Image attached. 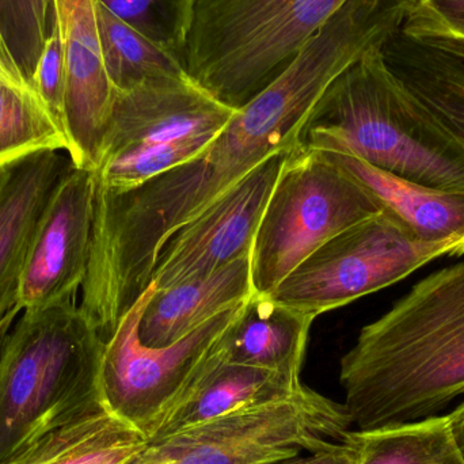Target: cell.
I'll return each mask as SVG.
<instances>
[{"label":"cell","mask_w":464,"mask_h":464,"mask_svg":"<svg viewBox=\"0 0 464 464\" xmlns=\"http://www.w3.org/2000/svg\"><path fill=\"white\" fill-rule=\"evenodd\" d=\"M292 151L267 158L201 214L171 234L155 261L152 288L165 291L206 277L251 254L265 207Z\"/></svg>","instance_id":"11"},{"label":"cell","mask_w":464,"mask_h":464,"mask_svg":"<svg viewBox=\"0 0 464 464\" xmlns=\"http://www.w3.org/2000/svg\"><path fill=\"white\" fill-rule=\"evenodd\" d=\"M95 16L103 62L114 89L127 92L150 82L189 78L176 54L117 18L98 0Z\"/></svg>","instance_id":"23"},{"label":"cell","mask_w":464,"mask_h":464,"mask_svg":"<svg viewBox=\"0 0 464 464\" xmlns=\"http://www.w3.org/2000/svg\"><path fill=\"white\" fill-rule=\"evenodd\" d=\"M383 52L392 73L464 146V44L401 29Z\"/></svg>","instance_id":"17"},{"label":"cell","mask_w":464,"mask_h":464,"mask_svg":"<svg viewBox=\"0 0 464 464\" xmlns=\"http://www.w3.org/2000/svg\"><path fill=\"white\" fill-rule=\"evenodd\" d=\"M72 166L59 152H44L0 174V321L18 307L22 272L38 220Z\"/></svg>","instance_id":"14"},{"label":"cell","mask_w":464,"mask_h":464,"mask_svg":"<svg viewBox=\"0 0 464 464\" xmlns=\"http://www.w3.org/2000/svg\"><path fill=\"white\" fill-rule=\"evenodd\" d=\"M251 254L235 259L206 277L195 278L165 291H155L139 324L141 343L162 348L253 296Z\"/></svg>","instance_id":"15"},{"label":"cell","mask_w":464,"mask_h":464,"mask_svg":"<svg viewBox=\"0 0 464 464\" xmlns=\"http://www.w3.org/2000/svg\"><path fill=\"white\" fill-rule=\"evenodd\" d=\"M117 18L179 59L193 0H98ZM181 60V59H179Z\"/></svg>","instance_id":"25"},{"label":"cell","mask_w":464,"mask_h":464,"mask_svg":"<svg viewBox=\"0 0 464 464\" xmlns=\"http://www.w3.org/2000/svg\"><path fill=\"white\" fill-rule=\"evenodd\" d=\"M235 113L189 78L116 90L100 160L92 170L95 187L130 190L193 160Z\"/></svg>","instance_id":"6"},{"label":"cell","mask_w":464,"mask_h":464,"mask_svg":"<svg viewBox=\"0 0 464 464\" xmlns=\"http://www.w3.org/2000/svg\"><path fill=\"white\" fill-rule=\"evenodd\" d=\"M65 43L64 127L71 162L94 170L116 89L103 62L95 0H75L59 15Z\"/></svg>","instance_id":"13"},{"label":"cell","mask_w":464,"mask_h":464,"mask_svg":"<svg viewBox=\"0 0 464 464\" xmlns=\"http://www.w3.org/2000/svg\"><path fill=\"white\" fill-rule=\"evenodd\" d=\"M326 90L313 68L292 64L237 111L201 154L122 192L95 187L94 219L79 308L103 341L151 285L160 248L267 158L299 147Z\"/></svg>","instance_id":"1"},{"label":"cell","mask_w":464,"mask_h":464,"mask_svg":"<svg viewBox=\"0 0 464 464\" xmlns=\"http://www.w3.org/2000/svg\"><path fill=\"white\" fill-rule=\"evenodd\" d=\"M314 319L254 292L220 337V353L231 364L300 375Z\"/></svg>","instance_id":"18"},{"label":"cell","mask_w":464,"mask_h":464,"mask_svg":"<svg viewBox=\"0 0 464 464\" xmlns=\"http://www.w3.org/2000/svg\"><path fill=\"white\" fill-rule=\"evenodd\" d=\"M70 151L67 133L32 84L0 62V174L44 152Z\"/></svg>","instance_id":"21"},{"label":"cell","mask_w":464,"mask_h":464,"mask_svg":"<svg viewBox=\"0 0 464 464\" xmlns=\"http://www.w3.org/2000/svg\"><path fill=\"white\" fill-rule=\"evenodd\" d=\"M382 211L383 206L324 152L296 147L254 237V292L269 294L324 243Z\"/></svg>","instance_id":"7"},{"label":"cell","mask_w":464,"mask_h":464,"mask_svg":"<svg viewBox=\"0 0 464 464\" xmlns=\"http://www.w3.org/2000/svg\"><path fill=\"white\" fill-rule=\"evenodd\" d=\"M402 30L419 37L464 44V0L419 2L409 14Z\"/></svg>","instance_id":"27"},{"label":"cell","mask_w":464,"mask_h":464,"mask_svg":"<svg viewBox=\"0 0 464 464\" xmlns=\"http://www.w3.org/2000/svg\"><path fill=\"white\" fill-rule=\"evenodd\" d=\"M151 294L150 285L122 316L105 343L101 365L106 411L140 430L146 439L181 400L246 303L219 314L179 343L151 348L139 338V324Z\"/></svg>","instance_id":"10"},{"label":"cell","mask_w":464,"mask_h":464,"mask_svg":"<svg viewBox=\"0 0 464 464\" xmlns=\"http://www.w3.org/2000/svg\"><path fill=\"white\" fill-rule=\"evenodd\" d=\"M32 86L48 106L60 127H64L65 43L62 24L54 30L41 54Z\"/></svg>","instance_id":"26"},{"label":"cell","mask_w":464,"mask_h":464,"mask_svg":"<svg viewBox=\"0 0 464 464\" xmlns=\"http://www.w3.org/2000/svg\"><path fill=\"white\" fill-rule=\"evenodd\" d=\"M321 152L359 182L419 239L436 242L451 237H464V190L427 187L382 170L354 155Z\"/></svg>","instance_id":"19"},{"label":"cell","mask_w":464,"mask_h":464,"mask_svg":"<svg viewBox=\"0 0 464 464\" xmlns=\"http://www.w3.org/2000/svg\"><path fill=\"white\" fill-rule=\"evenodd\" d=\"M359 452L348 441H335L307 457H296L283 464H359Z\"/></svg>","instance_id":"28"},{"label":"cell","mask_w":464,"mask_h":464,"mask_svg":"<svg viewBox=\"0 0 464 464\" xmlns=\"http://www.w3.org/2000/svg\"><path fill=\"white\" fill-rule=\"evenodd\" d=\"M130 464H169L166 460L155 457L154 454L149 451V449L144 450L132 463Z\"/></svg>","instance_id":"31"},{"label":"cell","mask_w":464,"mask_h":464,"mask_svg":"<svg viewBox=\"0 0 464 464\" xmlns=\"http://www.w3.org/2000/svg\"><path fill=\"white\" fill-rule=\"evenodd\" d=\"M352 425L343 403L302 384L184 428L147 449L169 464H283L343 441Z\"/></svg>","instance_id":"8"},{"label":"cell","mask_w":464,"mask_h":464,"mask_svg":"<svg viewBox=\"0 0 464 464\" xmlns=\"http://www.w3.org/2000/svg\"><path fill=\"white\" fill-rule=\"evenodd\" d=\"M302 384L300 375L226 362L218 341L208 362L181 400L155 425L147 440L149 443L160 440L184 428L217 419L243 406L280 397Z\"/></svg>","instance_id":"16"},{"label":"cell","mask_w":464,"mask_h":464,"mask_svg":"<svg viewBox=\"0 0 464 464\" xmlns=\"http://www.w3.org/2000/svg\"><path fill=\"white\" fill-rule=\"evenodd\" d=\"M0 62H2V60H0Z\"/></svg>","instance_id":"33"},{"label":"cell","mask_w":464,"mask_h":464,"mask_svg":"<svg viewBox=\"0 0 464 464\" xmlns=\"http://www.w3.org/2000/svg\"><path fill=\"white\" fill-rule=\"evenodd\" d=\"M449 417L455 438H457L464 454V401L449 414Z\"/></svg>","instance_id":"29"},{"label":"cell","mask_w":464,"mask_h":464,"mask_svg":"<svg viewBox=\"0 0 464 464\" xmlns=\"http://www.w3.org/2000/svg\"><path fill=\"white\" fill-rule=\"evenodd\" d=\"M463 254V237L419 239L384 209L324 243L267 295L316 318L387 288L435 259Z\"/></svg>","instance_id":"9"},{"label":"cell","mask_w":464,"mask_h":464,"mask_svg":"<svg viewBox=\"0 0 464 464\" xmlns=\"http://www.w3.org/2000/svg\"><path fill=\"white\" fill-rule=\"evenodd\" d=\"M147 447L140 430L102 409L57 425L0 464H130Z\"/></svg>","instance_id":"20"},{"label":"cell","mask_w":464,"mask_h":464,"mask_svg":"<svg viewBox=\"0 0 464 464\" xmlns=\"http://www.w3.org/2000/svg\"><path fill=\"white\" fill-rule=\"evenodd\" d=\"M95 179L75 166L60 179L38 220L19 286L22 311L76 297L89 265Z\"/></svg>","instance_id":"12"},{"label":"cell","mask_w":464,"mask_h":464,"mask_svg":"<svg viewBox=\"0 0 464 464\" xmlns=\"http://www.w3.org/2000/svg\"><path fill=\"white\" fill-rule=\"evenodd\" d=\"M384 46L343 71L305 120L300 147L351 154L439 189L464 190V146L387 65Z\"/></svg>","instance_id":"3"},{"label":"cell","mask_w":464,"mask_h":464,"mask_svg":"<svg viewBox=\"0 0 464 464\" xmlns=\"http://www.w3.org/2000/svg\"><path fill=\"white\" fill-rule=\"evenodd\" d=\"M103 348L76 297L24 311L0 354V462L57 425L105 409Z\"/></svg>","instance_id":"4"},{"label":"cell","mask_w":464,"mask_h":464,"mask_svg":"<svg viewBox=\"0 0 464 464\" xmlns=\"http://www.w3.org/2000/svg\"><path fill=\"white\" fill-rule=\"evenodd\" d=\"M340 382L357 430L439 416L464 395V261L414 284L360 330Z\"/></svg>","instance_id":"2"},{"label":"cell","mask_w":464,"mask_h":464,"mask_svg":"<svg viewBox=\"0 0 464 464\" xmlns=\"http://www.w3.org/2000/svg\"><path fill=\"white\" fill-rule=\"evenodd\" d=\"M420 3H430L432 2V0H419Z\"/></svg>","instance_id":"32"},{"label":"cell","mask_w":464,"mask_h":464,"mask_svg":"<svg viewBox=\"0 0 464 464\" xmlns=\"http://www.w3.org/2000/svg\"><path fill=\"white\" fill-rule=\"evenodd\" d=\"M21 308L15 307L14 310H11L10 313L2 319V321H0V354H2L5 338H7L11 327H13L14 322H15L16 316H18V314L21 313Z\"/></svg>","instance_id":"30"},{"label":"cell","mask_w":464,"mask_h":464,"mask_svg":"<svg viewBox=\"0 0 464 464\" xmlns=\"http://www.w3.org/2000/svg\"><path fill=\"white\" fill-rule=\"evenodd\" d=\"M359 464H464L449 414L372 430H349Z\"/></svg>","instance_id":"22"},{"label":"cell","mask_w":464,"mask_h":464,"mask_svg":"<svg viewBox=\"0 0 464 464\" xmlns=\"http://www.w3.org/2000/svg\"><path fill=\"white\" fill-rule=\"evenodd\" d=\"M59 24L56 0H0L3 65L32 84L41 54Z\"/></svg>","instance_id":"24"},{"label":"cell","mask_w":464,"mask_h":464,"mask_svg":"<svg viewBox=\"0 0 464 464\" xmlns=\"http://www.w3.org/2000/svg\"><path fill=\"white\" fill-rule=\"evenodd\" d=\"M348 2L193 0L179 59L190 81L239 111Z\"/></svg>","instance_id":"5"}]
</instances>
